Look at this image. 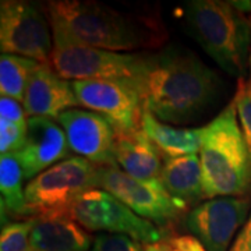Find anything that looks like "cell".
I'll return each mask as SVG.
<instances>
[{
    "instance_id": "6da1fadb",
    "label": "cell",
    "mask_w": 251,
    "mask_h": 251,
    "mask_svg": "<svg viewBox=\"0 0 251 251\" xmlns=\"http://www.w3.org/2000/svg\"><path fill=\"white\" fill-rule=\"evenodd\" d=\"M133 84L144 110L163 123H186L212 103L219 78L190 50L169 48L145 56Z\"/></svg>"
},
{
    "instance_id": "7a4b0ae2",
    "label": "cell",
    "mask_w": 251,
    "mask_h": 251,
    "mask_svg": "<svg viewBox=\"0 0 251 251\" xmlns=\"http://www.w3.org/2000/svg\"><path fill=\"white\" fill-rule=\"evenodd\" d=\"M200 161L205 198L244 197L250 191V156L233 100L202 127Z\"/></svg>"
},
{
    "instance_id": "3957f363",
    "label": "cell",
    "mask_w": 251,
    "mask_h": 251,
    "mask_svg": "<svg viewBox=\"0 0 251 251\" xmlns=\"http://www.w3.org/2000/svg\"><path fill=\"white\" fill-rule=\"evenodd\" d=\"M186 20L196 41L221 69L243 75L251 52V27L232 1H188Z\"/></svg>"
},
{
    "instance_id": "277c9868",
    "label": "cell",
    "mask_w": 251,
    "mask_h": 251,
    "mask_svg": "<svg viewBox=\"0 0 251 251\" xmlns=\"http://www.w3.org/2000/svg\"><path fill=\"white\" fill-rule=\"evenodd\" d=\"M46 14L56 18L70 29L73 35L87 45L110 52L133 50L152 45L150 28L117 10L90 0L48 1Z\"/></svg>"
},
{
    "instance_id": "5b68a950",
    "label": "cell",
    "mask_w": 251,
    "mask_h": 251,
    "mask_svg": "<svg viewBox=\"0 0 251 251\" xmlns=\"http://www.w3.org/2000/svg\"><path fill=\"white\" fill-rule=\"evenodd\" d=\"M53 34L52 69L64 80H127L138 77L145 56L110 52L77 39L59 20L48 16Z\"/></svg>"
},
{
    "instance_id": "8992f818",
    "label": "cell",
    "mask_w": 251,
    "mask_h": 251,
    "mask_svg": "<svg viewBox=\"0 0 251 251\" xmlns=\"http://www.w3.org/2000/svg\"><path fill=\"white\" fill-rule=\"evenodd\" d=\"M99 187V166L81 156L56 163L25 187L29 216L67 212L85 193Z\"/></svg>"
},
{
    "instance_id": "52a82bcc",
    "label": "cell",
    "mask_w": 251,
    "mask_h": 251,
    "mask_svg": "<svg viewBox=\"0 0 251 251\" xmlns=\"http://www.w3.org/2000/svg\"><path fill=\"white\" fill-rule=\"evenodd\" d=\"M70 215L85 230L123 234L143 246L166 239V232L133 212L110 193L97 188L81 196L69 209Z\"/></svg>"
},
{
    "instance_id": "ba28073f",
    "label": "cell",
    "mask_w": 251,
    "mask_h": 251,
    "mask_svg": "<svg viewBox=\"0 0 251 251\" xmlns=\"http://www.w3.org/2000/svg\"><path fill=\"white\" fill-rule=\"evenodd\" d=\"M48 14L31 1L3 0L0 4L1 53L17 54L39 63H49L53 34Z\"/></svg>"
},
{
    "instance_id": "9c48e42d",
    "label": "cell",
    "mask_w": 251,
    "mask_h": 251,
    "mask_svg": "<svg viewBox=\"0 0 251 251\" xmlns=\"http://www.w3.org/2000/svg\"><path fill=\"white\" fill-rule=\"evenodd\" d=\"M99 187L158 227L171 226L187 209L186 204L175 200L166 191L161 179H134L113 166L99 168Z\"/></svg>"
},
{
    "instance_id": "30bf717a",
    "label": "cell",
    "mask_w": 251,
    "mask_h": 251,
    "mask_svg": "<svg viewBox=\"0 0 251 251\" xmlns=\"http://www.w3.org/2000/svg\"><path fill=\"white\" fill-rule=\"evenodd\" d=\"M72 84L80 105L108 119L116 133L141 130L143 100L131 81L85 80Z\"/></svg>"
},
{
    "instance_id": "8fae6325",
    "label": "cell",
    "mask_w": 251,
    "mask_h": 251,
    "mask_svg": "<svg viewBox=\"0 0 251 251\" xmlns=\"http://www.w3.org/2000/svg\"><path fill=\"white\" fill-rule=\"evenodd\" d=\"M249 211L250 198H211L186 214L183 225L208 251H227Z\"/></svg>"
},
{
    "instance_id": "7c38bea8",
    "label": "cell",
    "mask_w": 251,
    "mask_h": 251,
    "mask_svg": "<svg viewBox=\"0 0 251 251\" xmlns=\"http://www.w3.org/2000/svg\"><path fill=\"white\" fill-rule=\"evenodd\" d=\"M73 152L99 168H117L116 130L108 119L91 110L70 109L57 117Z\"/></svg>"
},
{
    "instance_id": "4fadbf2b",
    "label": "cell",
    "mask_w": 251,
    "mask_h": 251,
    "mask_svg": "<svg viewBox=\"0 0 251 251\" xmlns=\"http://www.w3.org/2000/svg\"><path fill=\"white\" fill-rule=\"evenodd\" d=\"M69 151L62 126L49 117H29L25 144L14 155L21 165L24 179L32 180L59 161H64Z\"/></svg>"
},
{
    "instance_id": "5bb4252c",
    "label": "cell",
    "mask_w": 251,
    "mask_h": 251,
    "mask_svg": "<svg viewBox=\"0 0 251 251\" xmlns=\"http://www.w3.org/2000/svg\"><path fill=\"white\" fill-rule=\"evenodd\" d=\"M23 106L29 117H53L80 106L73 84L62 78L50 67L49 63H42L32 74Z\"/></svg>"
},
{
    "instance_id": "9a60e30c",
    "label": "cell",
    "mask_w": 251,
    "mask_h": 251,
    "mask_svg": "<svg viewBox=\"0 0 251 251\" xmlns=\"http://www.w3.org/2000/svg\"><path fill=\"white\" fill-rule=\"evenodd\" d=\"M94 240L67 212L34 216L31 251H90Z\"/></svg>"
},
{
    "instance_id": "2e32d148",
    "label": "cell",
    "mask_w": 251,
    "mask_h": 251,
    "mask_svg": "<svg viewBox=\"0 0 251 251\" xmlns=\"http://www.w3.org/2000/svg\"><path fill=\"white\" fill-rule=\"evenodd\" d=\"M115 158L122 171L134 179H161L163 155L143 130L116 133Z\"/></svg>"
},
{
    "instance_id": "e0dca14e",
    "label": "cell",
    "mask_w": 251,
    "mask_h": 251,
    "mask_svg": "<svg viewBox=\"0 0 251 251\" xmlns=\"http://www.w3.org/2000/svg\"><path fill=\"white\" fill-rule=\"evenodd\" d=\"M161 181L172 197L187 206L205 198L201 161L197 155L165 158Z\"/></svg>"
},
{
    "instance_id": "ac0fdd59",
    "label": "cell",
    "mask_w": 251,
    "mask_h": 251,
    "mask_svg": "<svg viewBox=\"0 0 251 251\" xmlns=\"http://www.w3.org/2000/svg\"><path fill=\"white\" fill-rule=\"evenodd\" d=\"M141 130L161 151L163 158H179L186 155H197L202 143L201 128H176L166 125L150 112L144 110Z\"/></svg>"
},
{
    "instance_id": "d6986e66",
    "label": "cell",
    "mask_w": 251,
    "mask_h": 251,
    "mask_svg": "<svg viewBox=\"0 0 251 251\" xmlns=\"http://www.w3.org/2000/svg\"><path fill=\"white\" fill-rule=\"evenodd\" d=\"M24 173L17 156L14 153L1 155L0 158V191H1V209L17 218L29 216L25 190L23 188Z\"/></svg>"
},
{
    "instance_id": "ffe728a7",
    "label": "cell",
    "mask_w": 251,
    "mask_h": 251,
    "mask_svg": "<svg viewBox=\"0 0 251 251\" xmlns=\"http://www.w3.org/2000/svg\"><path fill=\"white\" fill-rule=\"evenodd\" d=\"M42 63L17 54L1 53L0 57V94L24 102L29 80Z\"/></svg>"
},
{
    "instance_id": "44dd1931",
    "label": "cell",
    "mask_w": 251,
    "mask_h": 251,
    "mask_svg": "<svg viewBox=\"0 0 251 251\" xmlns=\"http://www.w3.org/2000/svg\"><path fill=\"white\" fill-rule=\"evenodd\" d=\"M32 226L34 218L4 225L0 236V251H31Z\"/></svg>"
},
{
    "instance_id": "7402d4cb",
    "label": "cell",
    "mask_w": 251,
    "mask_h": 251,
    "mask_svg": "<svg viewBox=\"0 0 251 251\" xmlns=\"http://www.w3.org/2000/svg\"><path fill=\"white\" fill-rule=\"evenodd\" d=\"M234 106L237 112V119L240 122L243 137L247 145V151L251 163V84L244 80L239 81L237 91L234 95Z\"/></svg>"
},
{
    "instance_id": "603a6c76",
    "label": "cell",
    "mask_w": 251,
    "mask_h": 251,
    "mask_svg": "<svg viewBox=\"0 0 251 251\" xmlns=\"http://www.w3.org/2000/svg\"><path fill=\"white\" fill-rule=\"evenodd\" d=\"M27 123H13L0 119V152L1 155L17 153L25 144Z\"/></svg>"
},
{
    "instance_id": "cb8c5ba5",
    "label": "cell",
    "mask_w": 251,
    "mask_h": 251,
    "mask_svg": "<svg viewBox=\"0 0 251 251\" xmlns=\"http://www.w3.org/2000/svg\"><path fill=\"white\" fill-rule=\"evenodd\" d=\"M90 251H145L141 243L123 234H98Z\"/></svg>"
},
{
    "instance_id": "d4e9b609",
    "label": "cell",
    "mask_w": 251,
    "mask_h": 251,
    "mask_svg": "<svg viewBox=\"0 0 251 251\" xmlns=\"http://www.w3.org/2000/svg\"><path fill=\"white\" fill-rule=\"evenodd\" d=\"M0 116L3 120L13 122V123H27L25 120V110L20 102L9 97L0 98Z\"/></svg>"
},
{
    "instance_id": "484cf974",
    "label": "cell",
    "mask_w": 251,
    "mask_h": 251,
    "mask_svg": "<svg viewBox=\"0 0 251 251\" xmlns=\"http://www.w3.org/2000/svg\"><path fill=\"white\" fill-rule=\"evenodd\" d=\"M166 242L179 251H208L204 247V244L200 242L197 237H194L191 234L172 236V237L166 239Z\"/></svg>"
},
{
    "instance_id": "4316f807",
    "label": "cell",
    "mask_w": 251,
    "mask_h": 251,
    "mask_svg": "<svg viewBox=\"0 0 251 251\" xmlns=\"http://www.w3.org/2000/svg\"><path fill=\"white\" fill-rule=\"evenodd\" d=\"M229 251H251V214Z\"/></svg>"
},
{
    "instance_id": "83f0119b",
    "label": "cell",
    "mask_w": 251,
    "mask_h": 251,
    "mask_svg": "<svg viewBox=\"0 0 251 251\" xmlns=\"http://www.w3.org/2000/svg\"><path fill=\"white\" fill-rule=\"evenodd\" d=\"M144 249L145 251H179L166 242V239L159 243H155V244H147V246H144Z\"/></svg>"
},
{
    "instance_id": "f1b7e54d",
    "label": "cell",
    "mask_w": 251,
    "mask_h": 251,
    "mask_svg": "<svg viewBox=\"0 0 251 251\" xmlns=\"http://www.w3.org/2000/svg\"><path fill=\"white\" fill-rule=\"evenodd\" d=\"M249 62H250V72H251V52H250V57H249ZM250 84H251V73H250Z\"/></svg>"
}]
</instances>
